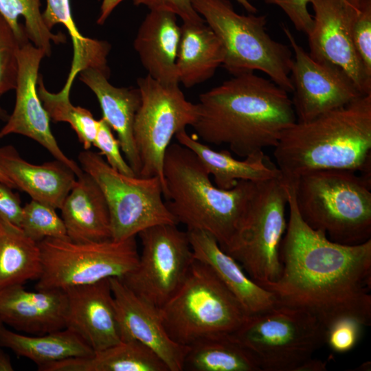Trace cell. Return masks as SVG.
Wrapping results in <instances>:
<instances>
[{"label": "cell", "mask_w": 371, "mask_h": 371, "mask_svg": "<svg viewBox=\"0 0 371 371\" xmlns=\"http://www.w3.org/2000/svg\"><path fill=\"white\" fill-rule=\"evenodd\" d=\"M142 251L137 266L120 278L158 308L175 294L194 260L188 235L175 224H159L137 234Z\"/></svg>", "instance_id": "13"}, {"label": "cell", "mask_w": 371, "mask_h": 371, "mask_svg": "<svg viewBox=\"0 0 371 371\" xmlns=\"http://www.w3.org/2000/svg\"><path fill=\"white\" fill-rule=\"evenodd\" d=\"M273 156L282 180L291 183L317 170L371 175V93L286 129Z\"/></svg>", "instance_id": "3"}, {"label": "cell", "mask_w": 371, "mask_h": 371, "mask_svg": "<svg viewBox=\"0 0 371 371\" xmlns=\"http://www.w3.org/2000/svg\"><path fill=\"white\" fill-rule=\"evenodd\" d=\"M22 43L0 14V97L16 88L19 74L18 52Z\"/></svg>", "instance_id": "35"}, {"label": "cell", "mask_w": 371, "mask_h": 371, "mask_svg": "<svg viewBox=\"0 0 371 371\" xmlns=\"http://www.w3.org/2000/svg\"><path fill=\"white\" fill-rule=\"evenodd\" d=\"M37 85L38 96L50 120L54 122L69 124L85 150H89L97 133L98 120L88 109L72 104L70 91L63 88L58 93L49 91L39 75Z\"/></svg>", "instance_id": "33"}, {"label": "cell", "mask_w": 371, "mask_h": 371, "mask_svg": "<svg viewBox=\"0 0 371 371\" xmlns=\"http://www.w3.org/2000/svg\"><path fill=\"white\" fill-rule=\"evenodd\" d=\"M163 175L164 198L177 223L208 232L226 249L242 226L256 183L239 181L229 190L218 188L198 157L179 143L166 151Z\"/></svg>", "instance_id": "4"}, {"label": "cell", "mask_w": 371, "mask_h": 371, "mask_svg": "<svg viewBox=\"0 0 371 371\" xmlns=\"http://www.w3.org/2000/svg\"><path fill=\"white\" fill-rule=\"evenodd\" d=\"M288 184L300 216L312 229L344 245L371 239V175L317 170Z\"/></svg>", "instance_id": "5"}, {"label": "cell", "mask_w": 371, "mask_h": 371, "mask_svg": "<svg viewBox=\"0 0 371 371\" xmlns=\"http://www.w3.org/2000/svg\"><path fill=\"white\" fill-rule=\"evenodd\" d=\"M225 55L221 40L205 21L183 23L176 60L179 83L190 88L209 80Z\"/></svg>", "instance_id": "26"}, {"label": "cell", "mask_w": 371, "mask_h": 371, "mask_svg": "<svg viewBox=\"0 0 371 371\" xmlns=\"http://www.w3.org/2000/svg\"><path fill=\"white\" fill-rule=\"evenodd\" d=\"M286 186L289 214L280 247L281 271L277 280L262 287L277 304L310 313L326 329L343 317L369 326L371 239L357 245L330 240L303 221L292 187Z\"/></svg>", "instance_id": "1"}, {"label": "cell", "mask_w": 371, "mask_h": 371, "mask_svg": "<svg viewBox=\"0 0 371 371\" xmlns=\"http://www.w3.org/2000/svg\"><path fill=\"white\" fill-rule=\"evenodd\" d=\"M115 300L121 338L135 339L150 348L169 371H182L188 346L168 335L159 308L138 296L118 278H109Z\"/></svg>", "instance_id": "18"}, {"label": "cell", "mask_w": 371, "mask_h": 371, "mask_svg": "<svg viewBox=\"0 0 371 371\" xmlns=\"http://www.w3.org/2000/svg\"><path fill=\"white\" fill-rule=\"evenodd\" d=\"M23 207L19 196L0 181V216L19 226Z\"/></svg>", "instance_id": "41"}, {"label": "cell", "mask_w": 371, "mask_h": 371, "mask_svg": "<svg viewBox=\"0 0 371 371\" xmlns=\"http://www.w3.org/2000/svg\"><path fill=\"white\" fill-rule=\"evenodd\" d=\"M67 305L63 289L28 291L23 285H16L0 291L1 321L31 335L65 328Z\"/></svg>", "instance_id": "19"}, {"label": "cell", "mask_w": 371, "mask_h": 371, "mask_svg": "<svg viewBox=\"0 0 371 371\" xmlns=\"http://www.w3.org/2000/svg\"><path fill=\"white\" fill-rule=\"evenodd\" d=\"M135 5H144L150 10L170 12L179 16L183 23L203 22L196 12L191 0H133Z\"/></svg>", "instance_id": "40"}, {"label": "cell", "mask_w": 371, "mask_h": 371, "mask_svg": "<svg viewBox=\"0 0 371 371\" xmlns=\"http://www.w3.org/2000/svg\"><path fill=\"white\" fill-rule=\"evenodd\" d=\"M326 370V363L311 358L304 362L297 371H324Z\"/></svg>", "instance_id": "43"}, {"label": "cell", "mask_w": 371, "mask_h": 371, "mask_svg": "<svg viewBox=\"0 0 371 371\" xmlns=\"http://www.w3.org/2000/svg\"><path fill=\"white\" fill-rule=\"evenodd\" d=\"M159 311L168 335L183 346L232 334L249 316L215 273L195 258L179 289Z\"/></svg>", "instance_id": "7"}, {"label": "cell", "mask_w": 371, "mask_h": 371, "mask_svg": "<svg viewBox=\"0 0 371 371\" xmlns=\"http://www.w3.org/2000/svg\"><path fill=\"white\" fill-rule=\"evenodd\" d=\"M141 103L135 115L133 135L139 157V177H158L165 189L163 166L174 136L196 122L197 104L188 101L179 85L164 84L150 76L137 79Z\"/></svg>", "instance_id": "12"}, {"label": "cell", "mask_w": 371, "mask_h": 371, "mask_svg": "<svg viewBox=\"0 0 371 371\" xmlns=\"http://www.w3.org/2000/svg\"><path fill=\"white\" fill-rule=\"evenodd\" d=\"M45 56L44 51L29 40L21 44L18 52L15 105L5 125L0 131V138L12 133L31 138L47 150L56 159L68 166L78 177L83 170L60 148L51 131L50 118L36 89L38 70Z\"/></svg>", "instance_id": "16"}, {"label": "cell", "mask_w": 371, "mask_h": 371, "mask_svg": "<svg viewBox=\"0 0 371 371\" xmlns=\"http://www.w3.org/2000/svg\"><path fill=\"white\" fill-rule=\"evenodd\" d=\"M311 0H264L268 5L280 8L287 16L294 27L306 35L313 25V16L308 10Z\"/></svg>", "instance_id": "39"}, {"label": "cell", "mask_w": 371, "mask_h": 371, "mask_svg": "<svg viewBox=\"0 0 371 371\" xmlns=\"http://www.w3.org/2000/svg\"><path fill=\"white\" fill-rule=\"evenodd\" d=\"M314 15L307 34L309 55L338 66L363 95L371 93V76L353 45L350 24L358 0H311Z\"/></svg>", "instance_id": "15"}, {"label": "cell", "mask_w": 371, "mask_h": 371, "mask_svg": "<svg viewBox=\"0 0 371 371\" xmlns=\"http://www.w3.org/2000/svg\"><path fill=\"white\" fill-rule=\"evenodd\" d=\"M40 7V0H0V14L17 38L21 43L29 40L49 56L52 43H65L66 37L61 33H53L47 27Z\"/></svg>", "instance_id": "32"}, {"label": "cell", "mask_w": 371, "mask_h": 371, "mask_svg": "<svg viewBox=\"0 0 371 371\" xmlns=\"http://www.w3.org/2000/svg\"><path fill=\"white\" fill-rule=\"evenodd\" d=\"M243 8L249 13L256 14L257 8L251 4L248 0H236Z\"/></svg>", "instance_id": "45"}, {"label": "cell", "mask_w": 371, "mask_h": 371, "mask_svg": "<svg viewBox=\"0 0 371 371\" xmlns=\"http://www.w3.org/2000/svg\"><path fill=\"white\" fill-rule=\"evenodd\" d=\"M191 1L221 40L225 52L222 65L225 69L233 76L260 71L288 93L293 92V52L268 34L266 16L240 14L229 0Z\"/></svg>", "instance_id": "6"}, {"label": "cell", "mask_w": 371, "mask_h": 371, "mask_svg": "<svg viewBox=\"0 0 371 371\" xmlns=\"http://www.w3.org/2000/svg\"><path fill=\"white\" fill-rule=\"evenodd\" d=\"M68 238L76 243L111 239L110 214L97 182L84 171L60 208Z\"/></svg>", "instance_id": "24"}, {"label": "cell", "mask_w": 371, "mask_h": 371, "mask_svg": "<svg viewBox=\"0 0 371 371\" xmlns=\"http://www.w3.org/2000/svg\"><path fill=\"white\" fill-rule=\"evenodd\" d=\"M0 347L9 348L18 357L32 361L38 368L94 353L76 333L67 328L43 335H25L8 330L3 325L0 328Z\"/></svg>", "instance_id": "28"}, {"label": "cell", "mask_w": 371, "mask_h": 371, "mask_svg": "<svg viewBox=\"0 0 371 371\" xmlns=\"http://www.w3.org/2000/svg\"><path fill=\"white\" fill-rule=\"evenodd\" d=\"M82 170L98 184L106 199L111 239L120 241L159 224L177 222L164 201L163 184L157 176L124 175L111 168L100 153L85 150L78 156Z\"/></svg>", "instance_id": "10"}, {"label": "cell", "mask_w": 371, "mask_h": 371, "mask_svg": "<svg viewBox=\"0 0 371 371\" xmlns=\"http://www.w3.org/2000/svg\"><path fill=\"white\" fill-rule=\"evenodd\" d=\"M19 227L37 243L45 238H68L63 220L56 209L33 199L23 207Z\"/></svg>", "instance_id": "34"}, {"label": "cell", "mask_w": 371, "mask_h": 371, "mask_svg": "<svg viewBox=\"0 0 371 371\" xmlns=\"http://www.w3.org/2000/svg\"><path fill=\"white\" fill-rule=\"evenodd\" d=\"M4 324H3V322L1 321L0 319V328H1V326H3Z\"/></svg>", "instance_id": "48"}, {"label": "cell", "mask_w": 371, "mask_h": 371, "mask_svg": "<svg viewBox=\"0 0 371 371\" xmlns=\"http://www.w3.org/2000/svg\"><path fill=\"white\" fill-rule=\"evenodd\" d=\"M42 16L49 30L61 23L71 36L74 55L66 84L72 85L77 75L87 68L96 69L109 76L107 56L111 49L110 44L105 41L84 36L80 33L72 17L69 0H47Z\"/></svg>", "instance_id": "31"}, {"label": "cell", "mask_w": 371, "mask_h": 371, "mask_svg": "<svg viewBox=\"0 0 371 371\" xmlns=\"http://www.w3.org/2000/svg\"><path fill=\"white\" fill-rule=\"evenodd\" d=\"M326 331L310 313L276 304L249 315L232 335L255 357L261 371H297L325 342Z\"/></svg>", "instance_id": "8"}, {"label": "cell", "mask_w": 371, "mask_h": 371, "mask_svg": "<svg viewBox=\"0 0 371 371\" xmlns=\"http://www.w3.org/2000/svg\"><path fill=\"white\" fill-rule=\"evenodd\" d=\"M188 346L183 370L261 371L255 357L232 334L205 337Z\"/></svg>", "instance_id": "30"}, {"label": "cell", "mask_w": 371, "mask_h": 371, "mask_svg": "<svg viewBox=\"0 0 371 371\" xmlns=\"http://www.w3.org/2000/svg\"><path fill=\"white\" fill-rule=\"evenodd\" d=\"M79 75L80 80L95 95L102 118L116 132L125 159L138 176L141 163L133 135L135 115L141 103L138 87H115L109 82V76L93 68L85 69Z\"/></svg>", "instance_id": "22"}, {"label": "cell", "mask_w": 371, "mask_h": 371, "mask_svg": "<svg viewBox=\"0 0 371 371\" xmlns=\"http://www.w3.org/2000/svg\"><path fill=\"white\" fill-rule=\"evenodd\" d=\"M0 168L16 189L32 199L60 210L77 176L65 164L54 160L41 165L23 159L11 145L0 147Z\"/></svg>", "instance_id": "21"}, {"label": "cell", "mask_w": 371, "mask_h": 371, "mask_svg": "<svg viewBox=\"0 0 371 371\" xmlns=\"http://www.w3.org/2000/svg\"><path fill=\"white\" fill-rule=\"evenodd\" d=\"M196 260L207 265L238 300L249 315L265 312L275 305L273 295L254 281L241 265L223 251L216 238L203 230H187Z\"/></svg>", "instance_id": "20"}, {"label": "cell", "mask_w": 371, "mask_h": 371, "mask_svg": "<svg viewBox=\"0 0 371 371\" xmlns=\"http://www.w3.org/2000/svg\"><path fill=\"white\" fill-rule=\"evenodd\" d=\"M0 181L7 185L12 189H16L14 183L5 175L3 171L0 168Z\"/></svg>", "instance_id": "46"}, {"label": "cell", "mask_w": 371, "mask_h": 371, "mask_svg": "<svg viewBox=\"0 0 371 371\" xmlns=\"http://www.w3.org/2000/svg\"><path fill=\"white\" fill-rule=\"evenodd\" d=\"M38 245L42 271L36 289H65L121 278L134 269L139 260L135 236L91 243L45 238Z\"/></svg>", "instance_id": "11"}, {"label": "cell", "mask_w": 371, "mask_h": 371, "mask_svg": "<svg viewBox=\"0 0 371 371\" xmlns=\"http://www.w3.org/2000/svg\"><path fill=\"white\" fill-rule=\"evenodd\" d=\"M41 271L38 243L0 216V291L38 280Z\"/></svg>", "instance_id": "29"}, {"label": "cell", "mask_w": 371, "mask_h": 371, "mask_svg": "<svg viewBox=\"0 0 371 371\" xmlns=\"http://www.w3.org/2000/svg\"><path fill=\"white\" fill-rule=\"evenodd\" d=\"M178 143L191 150L214 178V185L223 190L233 188L239 181L254 183L280 177V172L264 151L243 159L234 158L227 150H215L186 130L175 135Z\"/></svg>", "instance_id": "25"}, {"label": "cell", "mask_w": 371, "mask_h": 371, "mask_svg": "<svg viewBox=\"0 0 371 371\" xmlns=\"http://www.w3.org/2000/svg\"><path fill=\"white\" fill-rule=\"evenodd\" d=\"M181 38L177 16L150 10L142 22L133 46L147 75L164 84L179 85L176 60Z\"/></svg>", "instance_id": "23"}, {"label": "cell", "mask_w": 371, "mask_h": 371, "mask_svg": "<svg viewBox=\"0 0 371 371\" xmlns=\"http://www.w3.org/2000/svg\"><path fill=\"white\" fill-rule=\"evenodd\" d=\"M65 328L76 333L94 352L122 341L109 279L68 287Z\"/></svg>", "instance_id": "17"}, {"label": "cell", "mask_w": 371, "mask_h": 371, "mask_svg": "<svg viewBox=\"0 0 371 371\" xmlns=\"http://www.w3.org/2000/svg\"><path fill=\"white\" fill-rule=\"evenodd\" d=\"M287 186L282 177L256 183L244 221L225 250L263 286L281 271L280 247L286 229Z\"/></svg>", "instance_id": "9"}, {"label": "cell", "mask_w": 371, "mask_h": 371, "mask_svg": "<svg viewBox=\"0 0 371 371\" xmlns=\"http://www.w3.org/2000/svg\"><path fill=\"white\" fill-rule=\"evenodd\" d=\"M282 30L293 54L290 78L297 122L309 121L363 95L343 69L313 58L286 26Z\"/></svg>", "instance_id": "14"}, {"label": "cell", "mask_w": 371, "mask_h": 371, "mask_svg": "<svg viewBox=\"0 0 371 371\" xmlns=\"http://www.w3.org/2000/svg\"><path fill=\"white\" fill-rule=\"evenodd\" d=\"M9 117V115L2 107L0 106V120L3 121H7Z\"/></svg>", "instance_id": "47"}, {"label": "cell", "mask_w": 371, "mask_h": 371, "mask_svg": "<svg viewBox=\"0 0 371 371\" xmlns=\"http://www.w3.org/2000/svg\"><path fill=\"white\" fill-rule=\"evenodd\" d=\"M40 371H169L150 348L135 339L94 352L89 357H74L38 368Z\"/></svg>", "instance_id": "27"}, {"label": "cell", "mask_w": 371, "mask_h": 371, "mask_svg": "<svg viewBox=\"0 0 371 371\" xmlns=\"http://www.w3.org/2000/svg\"><path fill=\"white\" fill-rule=\"evenodd\" d=\"M350 31L356 52L368 74L371 76V0H358Z\"/></svg>", "instance_id": "36"}, {"label": "cell", "mask_w": 371, "mask_h": 371, "mask_svg": "<svg viewBox=\"0 0 371 371\" xmlns=\"http://www.w3.org/2000/svg\"><path fill=\"white\" fill-rule=\"evenodd\" d=\"M197 105L195 137L205 144H226L241 157L274 148L297 122L288 92L254 72L233 76L201 93Z\"/></svg>", "instance_id": "2"}, {"label": "cell", "mask_w": 371, "mask_h": 371, "mask_svg": "<svg viewBox=\"0 0 371 371\" xmlns=\"http://www.w3.org/2000/svg\"><path fill=\"white\" fill-rule=\"evenodd\" d=\"M123 1L124 0H102L98 24L103 25L114 9Z\"/></svg>", "instance_id": "42"}, {"label": "cell", "mask_w": 371, "mask_h": 371, "mask_svg": "<svg viewBox=\"0 0 371 371\" xmlns=\"http://www.w3.org/2000/svg\"><path fill=\"white\" fill-rule=\"evenodd\" d=\"M13 366L10 356L0 348V371H12Z\"/></svg>", "instance_id": "44"}, {"label": "cell", "mask_w": 371, "mask_h": 371, "mask_svg": "<svg viewBox=\"0 0 371 371\" xmlns=\"http://www.w3.org/2000/svg\"><path fill=\"white\" fill-rule=\"evenodd\" d=\"M93 146L99 149L100 154L106 157V161L111 168L124 175H135L122 155L119 142L113 135L111 128L103 118L98 120V130Z\"/></svg>", "instance_id": "37"}, {"label": "cell", "mask_w": 371, "mask_h": 371, "mask_svg": "<svg viewBox=\"0 0 371 371\" xmlns=\"http://www.w3.org/2000/svg\"><path fill=\"white\" fill-rule=\"evenodd\" d=\"M362 326L350 317L337 319L326 328L325 342L336 352H347L357 344Z\"/></svg>", "instance_id": "38"}]
</instances>
